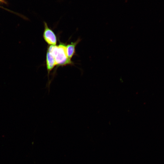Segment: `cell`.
<instances>
[{
    "mask_svg": "<svg viewBox=\"0 0 164 164\" xmlns=\"http://www.w3.org/2000/svg\"><path fill=\"white\" fill-rule=\"evenodd\" d=\"M66 44L60 43L59 45H50L47 51L52 55L55 58L56 65L58 67L73 65V62L67 56Z\"/></svg>",
    "mask_w": 164,
    "mask_h": 164,
    "instance_id": "obj_1",
    "label": "cell"
},
{
    "mask_svg": "<svg viewBox=\"0 0 164 164\" xmlns=\"http://www.w3.org/2000/svg\"><path fill=\"white\" fill-rule=\"evenodd\" d=\"M43 37L44 40L49 45H56L57 39L56 35L45 22H44Z\"/></svg>",
    "mask_w": 164,
    "mask_h": 164,
    "instance_id": "obj_2",
    "label": "cell"
},
{
    "mask_svg": "<svg viewBox=\"0 0 164 164\" xmlns=\"http://www.w3.org/2000/svg\"><path fill=\"white\" fill-rule=\"evenodd\" d=\"M46 64L48 79L49 80V76L50 72L56 65L54 57L47 51L46 56Z\"/></svg>",
    "mask_w": 164,
    "mask_h": 164,
    "instance_id": "obj_3",
    "label": "cell"
},
{
    "mask_svg": "<svg viewBox=\"0 0 164 164\" xmlns=\"http://www.w3.org/2000/svg\"><path fill=\"white\" fill-rule=\"evenodd\" d=\"M80 39H78L74 42H72L66 45L67 53L68 58L71 60L76 53V47L80 42Z\"/></svg>",
    "mask_w": 164,
    "mask_h": 164,
    "instance_id": "obj_4",
    "label": "cell"
}]
</instances>
